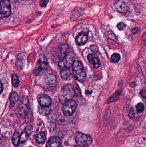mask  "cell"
Wrapping results in <instances>:
<instances>
[{
	"mask_svg": "<svg viewBox=\"0 0 146 147\" xmlns=\"http://www.w3.org/2000/svg\"><path fill=\"white\" fill-rule=\"evenodd\" d=\"M115 9L117 11L122 14H127L131 12V9L129 3L123 0H118L114 3Z\"/></svg>",
	"mask_w": 146,
	"mask_h": 147,
	"instance_id": "8992f818",
	"label": "cell"
},
{
	"mask_svg": "<svg viewBox=\"0 0 146 147\" xmlns=\"http://www.w3.org/2000/svg\"><path fill=\"white\" fill-rule=\"evenodd\" d=\"M19 96L16 92H13L10 97V107H13L14 105L19 100Z\"/></svg>",
	"mask_w": 146,
	"mask_h": 147,
	"instance_id": "2e32d148",
	"label": "cell"
},
{
	"mask_svg": "<svg viewBox=\"0 0 146 147\" xmlns=\"http://www.w3.org/2000/svg\"><path fill=\"white\" fill-rule=\"evenodd\" d=\"M12 84L15 87H18L19 86V78L16 74H13L12 75Z\"/></svg>",
	"mask_w": 146,
	"mask_h": 147,
	"instance_id": "ac0fdd59",
	"label": "cell"
},
{
	"mask_svg": "<svg viewBox=\"0 0 146 147\" xmlns=\"http://www.w3.org/2000/svg\"><path fill=\"white\" fill-rule=\"evenodd\" d=\"M75 139L78 145L81 147H89L93 142L91 136L79 132L75 134Z\"/></svg>",
	"mask_w": 146,
	"mask_h": 147,
	"instance_id": "277c9868",
	"label": "cell"
},
{
	"mask_svg": "<svg viewBox=\"0 0 146 147\" xmlns=\"http://www.w3.org/2000/svg\"><path fill=\"white\" fill-rule=\"evenodd\" d=\"M20 137L19 133H15L14 134L13 138V142L15 146H17L19 144V142H20Z\"/></svg>",
	"mask_w": 146,
	"mask_h": 147,
	"instance_id": "d6986e66",
	"label": "cell"
},
{
	"mask_svg": "<svg viewBox=\"0 0 146 147\" xmlns=\"http://www.w3.org/2000/svg\"><path fill=\"white\" fill-rule=\"evenodd\" d=\"M45 82L50 86H54L57 82V78L54 74H45L44 77Z\"/></svg>",
	"mask_w": 146,
	"mask_h": 147,
	"instance_id": "7c38bea8",
	"label": "cell"
},
{
	"mask_svg": "<svg viewBox=\"0 0 146 147\" xmlns=\"http://www.w3.org/2000/svg\"><path fill=\"white\" fill-rule=\"evenodd\" d=\"M91 51L94 53H97L98 51V49L97 47L95 45H91L90 47Z\"/></svg>",
	"mask_w": 146,
	"mask_h": 147,
	"instance_id": "484cf974",
	"label": "cell"
},
{
	"mask_svg": "<svg viewBox=\"0 0 146 147\" xmlns=\"http://www.w3.org/2000/svg\"><path fill=\"white\" fill-rule=\"evenodd\" d=\"M143 39L145 40V42L146 43V32L144 34V35H143Z\"/></svg>",
	"mask_w": 146,
	"mask_h": 147,
	"instance_id": "f546056e",
	"label": "cell"
},
{
	"mask_svg": "<svg viewBox=\"0 0 146 147\" xmlns=\"http://www.w3.org/2000/svg\"><path fill=\"white\" fill-rule=\"evenodd\" d=\"M77 107V104L76 102L72 99H69L63 103V112L65 116H70L76 111Z\"/></svg>",
	"mask_w": 146,
	"mask_h": 147,
	"instance_id": "5b68a950",
	"label": "cell"
},
{
	"mask_svg": "<svg viewBox=\"0 0 146 147\" xmlns=\"http://www.w3.org/2000/svg\"><path fill=\"white\" fill-rule=\"evenodd\" d=\"M3 84L2 83H1V93L3 91Z\"/></svg>",
	"mask_w": 146,
	"mask_h": 147,
	"instance_id": "f1b7e54d",
	"label": "cell"
},
{
	"mask_svg": "<svg viewBox=\"0 0 146 147\" xmlns=\"http://www.w3.org/2000/svg\"><path fill=\"white\" fill-rule=\"evenodd\" d=\"M131 31H132V33L133 34H135L138 32V29H137V28H133L131 30Z\"/></svg>",
	"mask_w": 146,
	"mask_h": 147,
	"instance_id": "83f0119b",
	"label": "cell"
},
{
	"mask_svg": "<svg viewBox=\"0 0 146 147\" xmlns=\"http://www.w3.org/2000/svg\"><path fill=\"white\" fill-rule=\"evenodd\" d=\"M61 77L63 80L69 81L72 78V74L69 70H62L61 72Z\"/></svg>",
	"mask_w": 146,
	"mask_h": 147,
	"instance_id": "5bb4252c",
	"label": "cell"
},
{
	"mask_svg": "<svg viewBox=\"0 0 146 147\" xmlns=\"http://www.w3.org/2000/svg\"><path fill=\"white\" fill-rule=\"evenodd\" d=\"M87 59L89 63L93 65L96 69H98L100 66V61L98 57L93 53L89 54L87 56Z\"/></svg>",
	"mask_w": 146,
	"mask_h": 147,
	"instance_id": "8fae6325",
	"label": "cell"
},
{
	"mask_svg": "<svg viewBox=\"0 0 146 147\" xmlns=\"http://www.w3.org/2000/svg\"><path fill=\"white\" fill-rule=\"evenodd\" d=\"M136 107L137 112L138 113H142L145 109V106H144V104L141 103L138 104L136 105Z\"/></svg>",
	"mask_w": 146,
	"mask_h": 147,
	"instance_id": "7402d4cb",
	"label": "cell"
},
{
	"mask_svg": "<svg viewBox=\"0 0 146 147\" xmlns=\"http://www.w3.org/2000/svg\"><path fill=\"white\" fill-rule=\"evenodd\" d=\"M61 143V140L59 138L52 137L47 142L46 147H60Z\"/></svg>",
	"mask_w": 146,
	"mask_h": 147,
	"instance_id": "4fadbf2b",
	"label": "cell"
},
{
	"mask_svg": "<svg viewBox=\"0 0 146 147\" xmlns=\"http://www.w3.org/2000/svg\"><path fill=\"white\" fill-rule=\"evenodd\" d=\"M33 127L32 126H29L27 127L25 130L21 133L20 138V143L23 144L25 143L28 139V136L32 132Z\"/></svg>",
	"mask_w": 146,
	"mask_h": 147,
	"instance_id": "30bf717a",
	"label": "cell"
},
{
	"mask_svg": "<svg viewBox=\"0 0 146 147\" xmlns=\"http://www.w3.org/2000/svg\"><path fill=\"white\" fill-rule=\"evenodd\" d=\"M121 59V56L118 53H115L111 57V61L114 63H118Z\"/></svg>",
	"mask_w": 146,
	"mask_h": 147,
	"instance_id": "ffe728a7",
	"label": "cell"
},
{
	"mask_svg": "<svg viewBox=\"0 0 146 147\" xmlns=\"http://www.w3.org/2000/svg\"><path fill=\"white\" fill-rule=\"evenodd\" d=\"M49 64L48 59L45 55L39 56L38 60L33 70V74L36 76L40 75L43 72L46 71L48 69Z\"/></svg>",
	"mask_w": 146,
	"mask_h": 147,
	"instance_id": "7a4b0ae2",
	"label": "cell"
},
{
	"mask_svg": "<svg viewBox=\"0 0 146 147\" xmlns=\"http://www.w3.org/2000/svg\"><path fill=\"white\" fill-rule=\"evenodd\" d=\"M140 94L142 98V100L146 104V90H142L140 92Z\"/></svg>",
	"mask_w": 146,
	"mask_h": 147,
	"instance_id": "603a6c76",
	"label": "cell"
},
{
	"mask_svg": "<svg viewBox=\"0 0 146 147\" xmlns=\"http://www.w3.org/2000/svg\"><path fill=\"white\" fill-rule=\"evenodd\" d=\"M36 139L39 143L44 144L46 141V135L43 132H40L37 135Z\"/></svg>",
	"mask_w": 146,
	"mask_h": 147,
	"instance_id": "e0dca14e",
	"label": "cell"
},
{
	"mask_svg": "<svg viewBox=\"0 0 146 147\" xmlns=\"http://www.w3.org/2000/svg\"><path fill=\"white\" fill-rule=\"evenodd\" d=\"M11 14V4L9 0H1L0 7L1 18L8 17Z\"/></svg>",
	"mask_w": 146,
	"mask_h": 147,
	"instance_id": "52a82bcc",
	"label": "cell"
},
{
	"mask_svg": "<svg viewBox=\"0 0 146 147\" xmlns=\"http://www.w3.org/2000/svg\"><path fill=\"white\" fill-rule=\"evenodd\" d=\"M15 65L18 69L21 70L23 67V59H21V57L18 59L15 63Z\"/></svg>",
	"mask_w": 146,
	"mask_h": 147,
	"instance_id": "44dd1931",
	"label": "cell"
},
{
	"mask_svg": "<svg viewBox=\"0 0 146 147\" xmlns=\"http://www.w3.org/2000/svg\"><path fill=\"white\" fill-rule=\"evenodd\" d=\"M117 27L120 31H122L126 27V25L123 22H120L117 24Z\"/></svg>",
	"mask_w": 146,
	"mask_h": 147,
	"instance_id": "cb8c5ba5",
	"label": "cell"
},
{
	"mask_svg": "<svg viewBox=\"0 0 146 147\" xmlns=\"http://www.w3.org/2000/svg\"><path fill=\"white\" fill-rule=\"evenodd\" d=\"M37 99L40 106L50 107L52 104L51 98L46 94H40L38 95Z\"/></svg>",
	"mask_w": 146,
	"mask_h": 147,
	"instance_id": "9c48e42d",
	"label": "cell"
},
{
	"mask_svg": "<svg viewBox=\"0 0 146 147\" xmlns=\"http://www.w3.org/2000/svg\"><path fill=\"white\" fill-rule=\"evenodd\" d=\"M71 147H77L76 146H71Z\"/></svg>",
	"mask_w": 146,
	"mask_h": 147,
	"instance_id": "4dcf8cb0",
	"label": "cell"
},
{
	"mask_svg": "<svg viewBox=\"0 0 146 147\" xmlns=\"http://www.w3.org/2000/svg\"><path fill=\"white\" fill-rule=\"evenodd\" d=\"M135 115V112L134 109L133 108H132L130 110L129 113V118L132 119L134 117Z\"/></svg>",
	"mask_w": 146,
	"mask_h": 147,
	"instance_id": "4316f807",
	"label": "cell"
},
{
	"mask_svg": "<svg viewBox=\"0 0 146 147\" xmlns=\"http://www.w3.org/2000/svg\"><path fill=\"white\" fill-rule=\"evenodd\" d=\"M75 56L72 53H68L58 63L59 68L62 70H65L72 67L75 60Z\"/></svg>",
	"mask_w": 146,
	"mask_h": 147,
	"instance_id": "3957f363",
	"label": "cell"
},
{
	"mask_svg": "<svg viewBox=\"0 0 146 147\" xmlns=\"http://www.w3.org/2000/svg\"><path fill=\"white\" fill-rule=\"evenodd\" d=\"M49 3V0H41L40 1V5L42 7H45L47 6Z\"/></svg>",
	"mask_w": 146,
	"mask_h": 147,
	"instance_id": "d4e9b609",
	"label": "cell"
},
{
	"mask_svg": "<svg viewBox=\"0 0 146 147\" xmlns=\"http://www.w3.org/2000/svg\"><path fill=\"white\" fill-rule=\"evenodd\" d=\"M75 78L79 82L83 83L86 80L87 74L85 68L80 61L75 60L72 66Z\"/></svg>",
	"mask_w": 146,
	"mask_h": 147,
	"instance_id": "6da1fadb",
	"label": "cell"
},
{
	"mask_svg": "<svg viewBox=\"0 0 146 147\" xmlns=\"http://www.w3.org/2000/svg\"><path fill=\"white\" fill-rule=\"evenodd\" d=\"M88 30L86 29L78 34L75 38V41L78 45L81 46L86 44L88 39Z\"/></svg>",
	"mask_w": 146,
	"mask_h": 147,
	"instance_id": "ba28073f",
	"label": "cell"
},
{
	"mask_svg": "<svg viewBox=\"0 0 146 147\" xmlns=\"http://www.w3.org/2000/svg\"><path fill=\"white\" fill-rule=\"evenodd\" d=\"M51 109L50 107H43L39 106L38 108V112L41 115L47 116L51 112Z\"/></svg>",
	"mask_w": 146,
	"mask_h": 147,
	"instance_id": "9a60e30c",
	"label": "cell"
}]
</instances>
